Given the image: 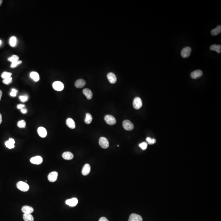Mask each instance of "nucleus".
<instances>
[{"label": "nucleus", "instance_id": "obj_25", "mask_svg": "<svg viewBox=\"0 0 221 221\" xmlns=\"http://www.w3.org/2000/svg\"><path fill=\"white\" fill-rule=\"evenodd\" d=\"M23 219L25 221H34V217L31 214H24Z\"/></svg>", "mask_w": 221, "mask_h": 221}, {"label": "nucleus", "instance_id": "obj_13", "mask_svg": "<svg viewBox=\"0 0 221 221\" xmlns=\"http://www.w3.org/2000/svg\"><path fill=\"white\" fill-rule=\"evenodd\" d=\"M38 133L40 136L42 138H45L47 134V131L45 128L41 127L38 128L37 129Z\"/></svg>", "mask_w": 221, "mask_h": 221}, {"label": "nucleus", "instance_id": "obj_14", "mask_svg": "<svg viewBox=\"0 0 221 221\" xmlns=\"http://www.w3.org/2000/svg\"><path fill=\"white\" fill-rule=\"evenodd\" d=\"M21 210L24 214H31L34 211L33 208L28 205H24Z\"/></svg>", "mask_w": 221, "mask_h": 221}, {"label": "nucleus", "instance_id": "obj_31", "mask_svg": "<svg viewBox=\"0 0 221 221\" xmlns=\"http://www.w3.org/2000/svg\"><path fill=\"white\" fill-rule=\"evenodd\" d=\"M22 61L20 60H18L17 61H15L14 62L11 63V68H15L17 66H18L19 65L22 63Z\"/></svg>", "mask_w": 221, "mask_h": 221}, {"label": "nucleus", "instance_id": "obj_12", "mask_svg": "<svg viewBox=\"0 0 221 221\" xmlns=\"http://www.w3.org/2000/svg\"><path fill=\"white\" fill-rule=\"evenodd\" d=\"M128 221H142V217L139 215L133 213L130 215Z\"/></svg>", "mask_w": 221, "mask_h": 221}, {"label": "nucleus", "instance_id": "obj_15", "mask_svg": "<svg viewBox=\"0 0 221 221\" xmlns=\"http://www.w3.org/2000/svg\"><path fill=\"white\" fill-rule=\"evenodd\" d=\"M90 166L89 164H86L82 168V173L83 175L86 176L88 175L90 172Z\"/></svg>", "mask_w": 221, "mask_h": 221}, {"label": "nucleus", "instance_id": "obj_43", "mask_svg": "<svg viewBox=\"0 0 221 221\" xmlns=\"http://www.w3.org/2000/svg\"><path fill=\"white\" fill-rule=\"evenodd\" d=\"M1 44H2V42H1V41L0 40V46L1 45Z\"/></svg>", "mask_w": 221, "mask_h": 221}, {"label": "nucleus", "instance_id": "obj_39", "mask_svg": "<svg viewBox=\"0 0 221 221\" xmlns=\"http://www.w3.org/2000/svg\"><path fill=\"white\" fill-rule=\"evenodd\" d=\"M99 221H109V220L105 217H102L100 218Z\"/></svg>", "mask_w": 221, "mask_h": 221}, {"label": "nucleus", "instance_id": "obj_40", "mask_svg": "<svg viewBox=\"0 0 221 221\" xmlns=\"http://www.w3.org/2000/svg\"><path fill=\"white\" fill-rule=\"evenodd\" d=\"M2 122V115L0 113V124Z\"/></svg>", "mask_w": 221, "mask_h": 221}, {"label": "nucleus", "instance_id": "obj_17", "mask_svg": "<svg viewBox=\"0 0 221 221\" xmlns=\"http://www.w3.org/2000/svg\"><path fill=\"white\" fill-rule=\"evenodd\" d=\"M86 82L83 79H79L75 82V87L77 88H82L86 85Z\"/></svg>", "mask_w": 221, "mask_h": 221}, {"label": "nucleus", "instance_id": "obj_6", "mask_svg": "<svg viewBox=\"0 0 221 221\" xmlns=\"http://www.w3.org/2000/svg\"><path fill=\"white\" fill-rule=\"evenodd\" d=\"M105 120L107 123L109 125H114L116 123V121L115 118L111 115H107L105 117Z\"/></svg>", "mask_w": 221, "mask_h": 221}, {"label": "nucleus", "instance_id": "obj_27", "mask_svg": "<svg viewBox=\"0 0 221 221\" xmlns=\"http://www.w3.org/2000/svg\"><path fill=\"white\" fill-rule=\"evenodd\" d=\"M17 39L15 36H12L9 40V44L12 47H15L17 45Z\"/></svg>", "mask_w": 221, "mask_h": 221}, {"label": "nucleus", "instance_id": "obj_21", "mask_svg": "<svg viewBox=\"0 0 221 221\" xmlns=\"http://www.w3.org/2000/svg\"><path fill=\"white\" fill-rule=\"evenodd\" d=\"M62 157L65 160H70L73 158L74 156L73 154L71 152H65L63 154Z\"/></svg>", "mask_w": 221, "mask_h": 221}, {"label": "nucleus", "instance_id": "obj_41", "mask_svg": "<svg viewBox=\"0 0 221 221\" xmlns=\"http://www.w3.org/2000/svg\"><path fill=\"white\" fill-rule=\"evenodd\" d=\"M2 92L1 90H0V100H1V97H2Z\"/></svg>", "mask_w": 221, "mask_h": 221}, {"label": "nucleus", "instance_id": "obj_9", "mask_svg": "<svg viewBox=\"0 0 221 221\" xmlns=\"http://www.w3.org/2000/svg\"><path fill=\"white\" fill-rule=\"evenodd\" d=\"M58 175V173L57 172H50L48 175V179L49 181L54 182L57 179Z\"/></svg>", "mask_w": 221, "mask_h": 221}, {"label": "nucleus", "instance_id": "obj_11", "mask_svg": "<svg viewBox=\"0 0 221 221\" xmlns=\"http://www.w3.org/2000/svg\"><path fill=\"white\" fill-rule=\"evenodd\" d=\"M203 75V73L202 71L199 70H196L192 72L190 74V76L191 78L193 79H197L201 77Z\"/></svg>", "mask_w": 221, "mask_h": 221}, {"label": "nucleus", "instance_id": "obj_7", "mask_svg": "<svg viewBox=\"0 0 221 221\" xmlns=\"http://www.w3.org/2000/svg\"><path fill=\"white\" fill-rule=\"evenodd\" d=\"M191 48L190 47H186L183 48L181 52V55L183 58H187L190 55Z\"/></svg>", "mask_w": 221, "mask_h": 221}, {"label": "nucleus", "instance_id": "obj_3", "mask_svg": "<svg viewBox=\"0 0 221 221\" xmlns=\"http://www.w3.org/2000/svg\"><path fill=\"white\" fill-rule=\"evenodd\" d=\"M99 144L102 148L107 149L109 146V141L105 137H101L99 139Z\"/></svg>", "mask_w": 221, "mask_h": 221}, {"label": "nucleus", "instance_id": "obj_32", "mask_svg": "<svg viewBox=\"0 0 221 221\" xmlns=\"http://www.w3.org/2000/svg\"><path fill=\"white\" fill-rule=\"evenodd\" d=\"M12 82V78L11 77H10L9 78H7V79H4L3 81V82L4 84H7V85H9V84H10Z\"/></svg>", "mask_w": 221, "mask_h": 221}, {"label": "nucleus", "instance_id": "obj_4", "mask_svg": "<svg viewBox=\"0 0 221 221\" xmlns=\"http://www.w3.org/2000/svg\"><path fill=\"white\" fill-rule=\"evenodd\" d=\"M133 107L136 109H139L142 106V103L141 99L139 97H136L133 101Z\"/></svg>", "mask_w": 221, "mask_h": 221}, {"label": "nucleus", "instance_id": "obj_24", "mask_svg": "<svg viewBox=\"0 0 221 221\" xmlns=\"http://www.w3.org/2000/svg\"><path fill=\"white\" fill-rule=\"evenodd\" d=\"M30 77L33 79L35 82H37L40 80V76L36 72H32L30 74Z\"/></svg>", "mask_w": 221, "mask_h": 221}, {"label": "nucleus", "instance_id": "obj_18", "mask_svg": "<svg viewBox=\"0 0 221 221\" xmlns=\"http://www.w3.org/2000/svg\"><path fill=\"white\" fill-rule=\"evenodd\" d=\"M15 140L13 138H9L8 140H7L5 142V145L6 147L8 148L12 149L15 147Z\"/></svg>", "mask_w": 221, "mask_h": 221}, {"label": "nucleus", "instance_id": "obj_42", "mask_svg": "<svg viewBox=\"0 0 221 221\" xmlns=\"http://www.w3.org/2000/svg\"><path fill=\"white\" fill-rule=\"evenodd\" d=\"M3 1L2 0H0V6H1V4H2V3H3Z\"/></svg>", "mask_w": 221, "mask_h": 221}, {"label": "nucleus", "instance_id": "obj_16", "mask_svg": "<svg viewBox=\"0 0 221 221\" xmlns=\"http://www.w3.org/2000/svg\"><path fill=\"white\" fill-rule=\"evenodd\" d=\"M107 78L109 82L111 84H114L116 82L117 80L115 75L113 73H109L107 75Z\"/></svg>", "mask_w": 221, "mask_h": 221}, {"label": "nucleus", "instance_id": "obj_29", "mask_svg": "<svg viewBox=\"0 0 221 221\" xmlns=\"http://www.w3.org/2000/svg\"><path fill=\"white\" fill-rule=\"evenodd\" d=\"M11 75H12L11 73L7 72H4L1 75V77L3 79H5L10 77H11Z\"/></svg>", "mask_w": 221, "mask_h": 221}, {"label": "nucleus", "instance_id": "obj_33", "mask_svg": "<svg viewBox=\"0 0 221 221\" xmlns=\"http://www.w3.org/2000/svg\"><path fill=\"white\" fill-rule=\"evenodd\" d=\"M146 141L150 145L154 144L156 142V139L151 138L150 137H147L146 138Z\"/></svg>", "mask_w": 221, "mask_h": 221}, {"label": "nucleus", "instance_id": "obj_19", "mask_svg": "<svg viewBox=\"0 0 221 221\" xmlns=\"http://www.w3.org/2000/svg\"><path fill=\"white\" fill-rule=\"evenodd\" d=\"M66 124L68 127L71 129H75V124L73 119L71 118H69L66 121Z\"/></svg>", "mask_w": 221, "mask_h": 221}, {"label": "nucleus", "instance_id": "obj_34", "mask_svg": "<svg viewBox=\"0 0 221 221\" xmlns=\"http://www.w3.org/2000/svg\"><path fill=\"white\" fill-rule=\"evenodd\" d=\"M139 147L142 150H145L146 149L147 147V143L146 142H143L139 144Z\"/></svg>", "mask_w": 221, "mask_h": 221}, {"label": "nucleus", "instance_id": "obj_38", "mask_svg": "<svg viewBox=\"0 0 221 221\" xmlns=\"http://www.w3.org/2000/svg\"><path fill=\"white\" fill-rule=\"evenodd\" d=\"M21 111L23 114H25L28 112V110L26 108L24 107V108H22V109H21Z\"/></svg>", "mask_w": 221, "mask_h": 221}, {"label": "nucleus", "instance_id": "obj_26", "mask_svg": "<svg viewBox=\"0 0 221 221\" xmlns=\"http://www.w3.org/2000/svg\"><path fill=\"white\" fill-rule=\"evenodd\" d=\"M92 120L93 118L92 115L89 113H86L85 120H84L85 123L86 124H89L92 123Z\"/></svg>", "mask_w": 221, "mask_h": 221}, {"label": "nucleus", "instance_id": "obj_20", "mask_svg": "<svg viewBox=\"0 0 221 221\" xmlns=\"http://www.w3.org/2000/svg\"><path fill=\"white\" fill-rule=\"evenodd\" d=\"M83 94L86 97L88 100H90L92 98L93 94L92 91L88 88H85L83 90Z\"/></svg>", "mask_w": 221, "mask_h": 221}, {"label": "nucleus", "instance_id": "obj_8", "mask_svg": "<svg viewBox=\"0 0 221 221\" xmlns=\"http://www.w3.org/2000/svg\"><path fill=\"white\" fill-rule=\"evenodd\" d=\"M30 161L32 164L40 165L42 163L43 159L40 156H36L30 159Z\"/></svg>", "mask_w": 221, "mask_h": 221}, {"label": "nucleus", "instance_id": "obj_37", "mask_svg": "<svg viewBox=\"0 0 221 221\" xmlns=\"http://www.w3.org/2000/svg\"><path fill=\"white\" fill-rule=\"evenodd\" d=\"M25 107V105H23V104H19L17 106V108L18 109H22V108H24Z\"/></svg>", "mask_w": 221, "mask_h": 221}, {"label": "nucleus", "instance_id": "obj_30", "mask_svg": "<svg viewBox=\"0 0 221 221\" xmlns=\"http://www.w3.org/2000/svg\"><path fill=\"white\" fill-rule=\"evenodd\" d=\"M17 126L20 128H25L26 126V122L24 120L19 121L17 123Z\"/></svg>", "mask_w": 221, "mask_h": 221}, {"label": "nucleus", "instance_id": "obj_10", "mask_svg": "<svg viewBox=\"0 0 221 221\" xmlns=\"http://www.w3.org/2000/svg\"><path fill=\"white\" fill-rule=\"evenodd\" d=\"M78 199L76 198H73L71 199H67L66 201V203L70 206L74 207L76 206L78 203Z\"/></svg>", "mask_w": 221, "mask_h": 221}, {"label": "nucleus", "instance_id": "obj_22", "mask_svg": "<svg viewBox=\"0 0 221 221\" xmlns=\"http://www.w3.org/2000/svg\"><path fill=\"white\" fill-rule=\"evenodd\" d=\"M221 32V26L220 25H219L216 27V28L211 30V34L213 36H216L219 34Z\"/></svg>", "mask_w": 221, "mask_h": 221}, {"label": "nucleus", "instance_id": "obj_2", "mask_svg": "<svg viewBox=\"0 0 221 221\" xmlns=\"http://www.w3.org/2000/svg\"><path fill=\"white\" fill-rule=\"evenodd\" d=\"M123 127L127 131H131L134 128L133 123L129 120H125L123 122Z\"/></svg>", "mask_w": 221, "mask_h": 221}, {"label": "nucleus", "instance_id": "obj_5", "mask_svg": "<svg viewBox=\"0 0 221 221\" xmlns=\"http://www.w3.org/2000/svg\"><path fill=\"white\" fill-rule=\"evenodd\" d=\"M53 87L57 91H61L64 88V85L62 82L59 81H56L53 84Z\"/></svg>", "mask_w": 221, "mask_h": 221}, {"label": "nucleus", "instance_id": "obj_28", "mask_svg": "<svg viewBox=\"0 0 221 221\" xmlns=\"http://www.w3.org/2000/svg\"><path fill=\"white\" fill-rule=\"evenodd\" d=\"M19 57L17 55H13L8 59V60L10 61L11 63L19 60Z\"/></svg>", "mask_w": 221, "mask_h": 221}, {"label": "nucleus", "instance_id": "obj_36", "mask_svg": "<svg viewBox=\"0 0 221 221\" xmlns=\"http://www.w3.org/2000/svg\"><path fill=\"white\" fill-rule=\"evenodd\" d=\"M18 92V91L17 90H16V89H15V88H12V89H11V92L10 94V96L12 97H15L16 96H17V93Z\"/></svg>", "mask_w": 221, "mask_h": 221}, {"label": "nucleus", "instance_id": "obj_35", "mask_svg": "<svg viewBox=\"0 0 221 221\" xmlns=\"http://www.w3.org/2000/svg\"><path fill=\"white\" fill-rule=\"evenodd\" d=\"M19 99L21 100V101L22 102H25L27 101L28 100V96L26 95H24V96H19Z\"/></svg>", "mask_w": 221, "mask_h": 221}, {"label": "nucleus", "instance_id": "obj_1", "mask_svg": "<svg viewBox=\"0 0 221 221\" xmlns=\"http://www.w3.org/2000/svg\"><path fill=\"white\" fill-rule=\"evenodd\" d=\"M17 186L18 189L23 192H27L29 189V186L28 184L21 181L18 182L17 183Z\"/></svg>", "mask_w": 221, "mask_h": 221}, {"label": "nucleus", "instance_id": "obj_23", "mask_svg": "<svg viewBox=\"0 0 221 221\" xmlns=\"http://www.w3.org/2000/svg\"><path fill=\"white\" fill-rule=\"evenodd\" d=\"M210 50L213 51H215L217 53H220L221 52V46L220 45H217L216 44L212 45L210 47Z\"/></svg>", "mask_w": 221, "mask_h": 221}]
</instances>
